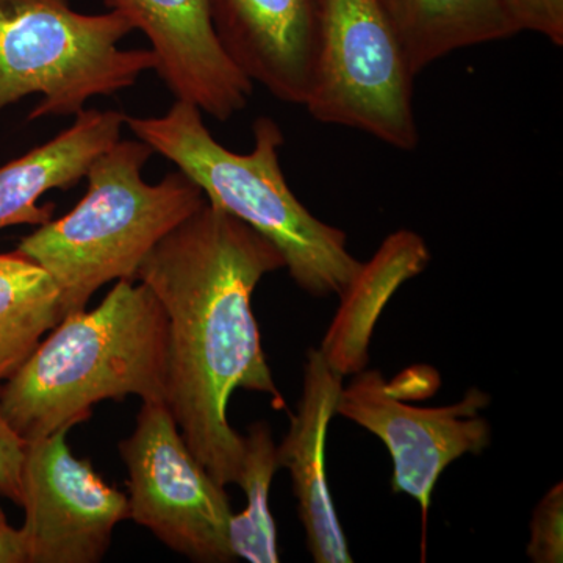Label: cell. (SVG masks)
I'll return each mask as SVG.
<instances>
[{
    "label": "cell",
    "mask_w": 563,
    "mask_h": 563,
    "mask_svg": "<svg viewBox=\"0 0 563 563\" xmlns=\"http://www.w3.org/2000/svg\"><path fill=\"white\" fill-rule=\"evenodd\" d=\"M282 268L274 244L206 201L136 273L168 321L165 406L196 461L222 487L239 483L242 468L243 435L228 418L233 391L263 393L274 409H287L251 303L258 282Z\"/></svg>",
    "instance_id": "obj_1"
},
{
    "label": "cell",
    "mask_w": 563,
    "mask_h": 563,
    "mask_svg": "<svg viewBox=\"0 0 563 563\" xmlns=\"http://www.w3.org/2000/svg\"><path fill=\"white\" fill-rule=\"evenodd\" d=\"M166 355L157 296L143 282L118 280L91 312L66 314L52 329L0 387V406L27 443L87 421L106 399L165 404Z\"/></svg>",
    "instance_id": "obj_2"
},
{
    "label": "cell",
    "mask_w": 563,
    "mask_h": 563,
    "mask_svg": "<svg viewBox=\"0 0 563 563\" xmlns=\"http://www.w3.org/2000/svg\"><path fill=\"white\" fill-rule=\"evenodd\" d=\"M124 125L190 177L207 202L274 244L292 282L310 296L342 295L362 268L347 250L346 233L310 213L288 187L279 154L285 136L272 118L254 122V146L247 154L222 146L202 111L177 99L162 117L125 114Z\"/></svg>",
    "instance_id": "obj_3"
},
{
    "label": "cell",
    "mask_w": 563,
    "mask_h": 563,
    "mask_svg": "<svg viewBox=\"0 0 563 563\" xmlns=\"http://www.w3.org/2000/svg\"><path fill=\"white\" fill-rule=\"evenodd\" d=\"M152 154L139 139L118 141L92 163L80 202L21 240L16 251L60 288L63 318L84 310L102 285L136 280L150 252L207 201L179 169L147 184L143 169Z\"/></svg>",
    "instance_id": "obj_4"
},
{
    "label": "cell",
    "mask_w": 563,
    "mask_h": 563,
    "mask_svg": "<svg viewBox=\"0 0 563 563\" xmlns=\"http://www.w3.org/2000/svg\"><path fill=\"white\" fill-rule=\"evenodd\" d=\"M133 27L118 11L87 14L70 0H0V114L40 96L29 121L76 117L88 101L155 70L151 49H122Z\"/></svg>",
    "instance_id": "obj_5"
},
{
    "label": "cell",
    "mask_w": 563,
    "mask_h": 563,
    "mask_svg": "<svg viewBox=\"0 0 563 563\" xmlns=\"http://www.w3.org/2000/svg\"><path fill=\"white\" fill-rule=\"evenodd\" d=\"M413 80L379 0H321L317 70L303 106L313 120L413 151Z\"/></svg>",
    "instance_id": "obj_6"
},
{
    "label": "cell",
    "mask_w": 563,
    "mask_h": 563,
    "mask_svg": "<svg viewBox=\"0 0 563 563\" xmlns=\"http://www.w3.org/2000/svg\"><path fill=\"white\" fill-rule=\"evenodd\" d=\"M120 453L129 472L131 520L190 561H236L224 487L196 461L165 404L143 402Z\"/></svg>",
    "instance_id": "obj_7"
},
{
    "label": "cell",
    "mask_w": 563,
    "mask_h": 563,
    "mask_svg": "<svg viewBox=\"0 0 563 563\" xmlns=\"http://www.w3.org/2000/svg\"><path fill=\"white\" fill-rule=\"evenodd\" d=\"M490 401L488 393L473 387L453 406L415 407L402 401L379 369L365 368L343 385L336 413L383 440L393 461L391 490L420 504L424 537L433 490L444 470L490 446V424L479 417Z\"/></svg>",
    "instance_id": "obj_8"
},
{
    "label": "cell",
    "mask_w": 563,
    "mask_h": 563,
    "mask_svg": "<svg viewBox=\"0 0 563 563\" xmlns=\"http://www.w3.org/2000/svg\"><path fill=\"white\" fill-rule=\"evenodd\" d=\"M70 428L25 444L20 531L25 563H96L117 525L129 518L128 495L70 453Z\"/></svg>",
    "instance_id": "obj_9"
},
{
    "label": "cell",
    "mask_w": 563,
    "mask_h": 563,
    "mask_svg": "<svg viewBox=\"0 0 563 563\" xmlns=\"http://www.w3.org/2000/svg\"><path fill=\"white\" fill-rule=\"evenodd\" d=\"M144 33L155 73L177 101L190 102L218 121L246 109L254 84L222 49L210 0H103Z\"/></svg>",
    "instance_id": "obj_10"
},
{
    "label": "cell",
    "mask_w": 563,
    "mask_h": 563,
    "mask_svg": "<svg viewBox=\"0 0 563 563\" xmlns=\"http://www.w3.org/2000/svg\"><path fill=\"white\" fill-rule=\"evenodd\" d=\"M321 0H210L222 49L252 84L306 106L320 46Z\"/></svg>",
    "instance_id": "obj_11"
},
{
    "label": "cell",
    "mask_w": 563,
    "mask_h": 563,
    "mask_svg": "<svg viewBox=\"0 0 563 563\" xmlns=\"http://www.w3.org/2000/svg\"><path fill=\"white\" fill-rule=\"evenodd\" d=\"M343 376L317 347L307 351L302 398L290 429L277 446L279 468L290 473L292 493L306 532L307 550L317 563H351L350 547L325 476V437L336 413Z\"/></svg>",
    "instance_id": "obj_12"
},
{
    "label": "cell",
    "mask_w": 563,
    "mask_h": 563,
    "mask_svg": "<svg viewBox=\"0 0 563 563\" xmlns=\"http://www.w3.org/2000/svg\"><path fill=\"white\" fill-rule=\"evenodd\" d=\"M124 120L121 111L85 109L57 136L0 166V231L49 222L55 206H40L41 196L68 191L85 179L92 163L121 140Z\"/></svg>",
    "instance_id": "obj_13"
},
{
    "label": "cell",
    "mask_w": 563,
    "mask_h": 563,
    "mask_svg": "<svg viewBox=\"0 0 563 563\" xmlns=\"http://www.w3.org/2000/svg\"><path fill=\"white\" fill-rule=\"evenodd\" d=\"M429 262L431 251L422 236L398 231L384 240L372 261L362 263L340 295L339 312L318 347L336 373L354 376L366 368L374 325L385 306L402 284L424 272Z\"/></svg>",
    "instance_id": "obj_14"
},
{
    "label": "cell",
    "mask_w": 563,
    "mask_h": 563,
    "mask_svg": "<svg viewBox=\"0 0 563 563\" xmlns=\"http://www.w3.org/2000/svg\"><path fill=\"white\" fill-rule=\"evenodd\" d=\"M415 77L451 52L517 35L503 0H379Z\"/></svg>",
    "instance_id": "obj_15"
},
{
    "label": "cell",
    "mask_w": 563,
    "mask_h": 563,
    "mask_svg": "<svg viewBox=\"0 0 563 563\" xmlns=\"http://www.w3.org/2000/svg\"><path fill=\"white\" fill-rule=\"evenodd\" d=\"M62 320L60 288L51 274L18 251L0 254V384Z\"/></svg>",
    "instance_id": "obj_16"
},
{
    "label": "cell",
    "mask_w": 563,
    "mask_h": 563,
    "mask_svg": "<svg viewBox=\"0 0 563 563\" xmlns=\"http://www.w3.org/2000/svg\"><path fill=\"white\" fill-rule=\"evenodd\" d=\"M243 443L242 468L236 485L246 493L247 503L242 514H232L229 543L235 559L251 563H277L280 555L276 523L269 509V490L274 474L279 470V461L272 429L266 422H254L247 435H243Z\"/></svg>",
    "instance_id": "obj_17"
},
{
    "label": "cell",
    "mask_w": 563,
    "mask_h": 563,
    "mask_svg": "<svg viewBox=\"0 0 563 563\" xmlns=\"http://www.w3.org/2000/svg\"><path fill=\"white\" fill-rule=\"evenodd\" d=\"M533 563L563 562V484H554L532 512L531 536L526 548Z\"/></svg>",
    "instance_id": "obj_18"
},
{
    "label": "cell",
    "mask_w": 563,
    "mask_h": 563,
    "mask_svg": "<svg viewBox=\"0 0 563 563\" xmlns=\"http://www.w3.org/2000/svg\"><path fill=\"white\" fill-rule=\"evenodd\" d=\"M503 5L517 33H539L563 46V0H503Z\"/></svg>",
    "instance_id": "obj_19"
},
{
    "label": "cell",
    "mask_w": 563,
    "mask_h": 563,
    "mask_svg": "<svg viewBox=\"0 0 563 563\" xmlns=\"http://www.w3.org/2000/svg\"><path fill=\"white\" fill-rule=\"evenodd\" d=\"M25 440L11 428L0 406V495L21 506Z\"/></svg>",
    "instance_id": "obj_20"
},
{
    "label": "cell",
    "mask_w": 563,
    "mask_h": 563,
    "mask_svg": "<svg viewBox=\"0 0 563 563\" xmlns=\"http://www.w3.org/2000/svg\"><path fill=\"white\" fill-rule=\"evenodd\" d=\"M0 563H25L21 531L9 523L2 509H0Z\"/></svg>",
    "instance_id": "obj_21"
}]
</instances>
